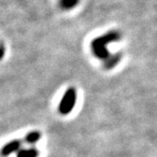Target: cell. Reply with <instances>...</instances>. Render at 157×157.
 <instances>
[{"instance_id": "1", "label": "cell", "mask_w": 157, "mask_h": 157, "mask_svg": "<svg viewBox=\"0 0 157 157\" xmlns=\"http://www.w3.org/2000/svg\"><path fill=\"white\" fill-rule=\"evenodd\" d=\"M76 102V93L73 89H69L63 96L59 106V111L62 115H67L72 111Z\"/></svg>"}, {"instance_id": "2", "label": "cell", "mask_w": 157, "mask_h": 157, "mask_svg": "<svg viewBox=\"0 0 157 157\" xmlns=\"http://www.w3.org/2000/svg\"><path fill=\"white\" fill-rule=\"evenodd\" d=\"M21 145H22V143L20 140L10 141L9 143H7L6 145L3 146V148L1 149V151H0V154L4 157L9 156L13 152L18 151L21 148Z\"/></svg>"}, {"instance_id": "3", "label": "cell", "mask_w": 157, "mask_h": 157, "mask_svg": "<svg viewBox=\"0 0 157 157\" xmlns=\"http://www.w3.org/2000/svg\"><path fill=\"white\" fill-rule=\"evenodd\" d=\"M39 151L35 148L21 149L17 151L16 157H38Z\"/></svg>"}, {"instance_id": "4", "label": "cell", "mask_w": 157, "mask_h": 157, "mask_svg": "<svg viewBox=\"0 0 157 157\" xmlns=\"http://www.w3.org/2000/svg\"><path fill=\"white\" fill-rule=\"evenodd\" d=\"M40 138H41V133L39 132H37V131H33V132H29L27 134L25 140H26L27 143L34 144L37 141H39Z\"/></svg>"}, {"instance_id": "5", "label": "cell", "mask_w": 157, "mask_h": 157, "mask_svg": "<svg viewBox=\"0 0 157 157\" xmlns=\"http://www.w3.org/2000/svg\"><path fill=\"white\" fill-rule=\"evenodd\" d=\"M76 0H63V6L64 7H70L75 4Z\"/></svg>"}]
</instances>
